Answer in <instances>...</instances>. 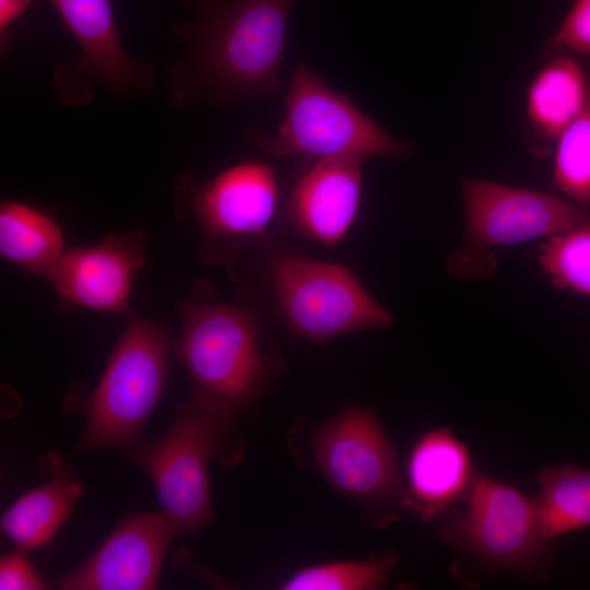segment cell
Returning a JSON list of instances; mask_svg holds the SVG:
<instances>
[{
    "instance_id": "obj_22",
    "label": "cell",
    "mask_w": 590,
    "mask_h": 590,
    "mask_svg": "<svg viewBox=\"0 0 590 590\" xmlns=\"http://www.w3.org/2000/svg\"><path fill=\"white\" fill-rule=\"evenodd\" d=\"M538 260L555 287L590 298V223L547 237Z\"/></svg>"
},
{
    "instance_id": "obj_8",
    "label": "cell",
    "mask_w": 590,
    "mask_h": 590,
    "mask_svg": "<svg viewBox=\"0 0 590 590\" xmlns=\"http://www.w3.org/2000/svg\"><path fill=\"white\" fill-rule=\"evenodd\" d=\"M464 500V511L441 532L445 541L516 573H529L551 558L553 542L543 535L535 498L476 473Z\"/></svg>"
},
{
    "instance_id": "obj_17",
    "label": "cell",
    "mask_w": 590,
    "mask_h": 590,
    "mask_svg": "<svg viewBox=\"0 0 590 590\" xmlns=\"http://www.w3.org/2000/svg\"><path fill=\"white\" fill-rule=\"evenodd\" d=\"M54 462L51 468L46 464L49 480L22 495L2 515L1 530L19 551L46 545L68 520L84 492L66 465L56 457Z\"/></svg>"
},
{
    "instance_id": "obj_18",
    "label": "cell",
    "mask_w": 590,
    "mask_h": 590,
    "mask_svg": "<svg viewBox=\"0 0 590 590\" xmlns=\"http://www.w3.org/2000/svg\"><path fill=\"white\" fill-rule=\"evenodd\" d=\"M59 226L26 204L5 201L0 209V252L34 274L48 276L62 255Z\"/></svg>"
},
{
    "instance_id": "obj_3",
    "label": "cell",
    "mask_w": 590,
    "mask_h": 590,
    "mask_svg": "<svg viewBox=\"0 0 590 590\" xmlns=\"http://www.w3.org/2000/svg\"><path fill=\"white\" fill-rule=\"evenodd\" d=\"M235 412L196 393L179 404L167 433L128 452L149 474L163 511L178 533L213 520L208 468L233 432Z\"/></svg>"
},
{
    "instance_id": "obj_23",
    "label": "cell",
    "mask_w": 590,
    "mask_h": 590,
    "mask_svg": "<svg viewBox=\"0 0 590 590\" xmlns=\"http://www.w3.org/2000/svg\"><path fill=\"white\" fill-rule=\"evenodd\" d=\"M566 51L590 57V0H575L544 54L550 57Z\"/></svg>"
},
{
    "instance_id": "obj_2",
    "label": "cell",
    "mask_w": 590,
    "mask_h": 590,
    "mask_svg": "<svg viewBox=\"0 0 590 590\" xmlns=\"http://www.w3.org/2000/svg\"><path fill=\"white\" fill-rule=\"evenodd\" d=\"M283 102L284 117L276 132L255 127L245 131L246 141L270 156L365 161L374 156L400 160L414 152L411 142L392 137L303 61L295 66Z\"/></svg>"
},
{
    "instance_id": "obj_5",
    "label": "cell",
    "mask_w": 590,
    "mask_h": 590,
    "mask_svg": "<svg viewBox=\"0 0 590 590\" xmlns=\"http://www.w3.org/2000/svg\"><path fill=\"white\" fill-rule=\"evenodd\" d=\"M180 311L184 327L175 351L194 393L238 411L258 394L267 371L253 318L206 293L192 295Z\"/></svg>"
},
{
    "instance_id": "obj_10",
    "label": "cell",
    "mask_w": 590,
    "mask_h": 590,
    "mask_svg": "<svg viewBox=\"0 0 590 590\" xmlns=\"http://www.w3.org/2000/svg\"><path fill=\"white\" fill-rule=\"evenodd\" d=\"M177 199L180 210L210 238L236 240L266 232L278 210L280 191L273 165L246 161L205 184L182 177Z\"/></svg>"
},
{
    "instance_id": "obj_12",
    "label": "cell",
    "mask_w": 590,
    "mask_h": 590,
    "mask_svg": "<svg viewBox=\"0 0 590 590\" xmlns=\"http://www.w3.org/2000/svg\"><path fill=\"white\" fill-rule=\"evenodd\" d=\"M144 234L108 236L61 255L48 275L68 303L103 311L127 310L133 280L144 264Z\"/></svg>"
},
{
    "instance_id": "obj_20",
    "label": "cell",
    "mask_w": 590,
    "mask_h": 590,
    "mask_svg": "<svg viewBox=\"0 0 590 590\" xmlns=\"http://www.w3.org/2000/svg\"><path fill=\"white\" fill-rule=\"evenodd\" d=\"M398 556L387 553L362 560L331 562L304 567L282 585L284 590H374L379 589L398 565Z\"/></svg>"
},
{
    "instance_id": "obj_24",
    "label": "cell",
    "mask_w": 590,
    "mask_h": 590,
    "mask_svg": "<svg viewBox=\"0 0 590 590\" xmlns=\"http://www.w3.org/2000/svg\"><path fill=\"white\" fill-rule=\"evenodd\" d=\"M45 582L22 551L8 554L0 560L1 590L45 589Z\"/></svg>"
},
{
    "instance_id": "obj_9",
    "label": "cell",
    "mask_w": 590,
    "mask_h": 590,
    "mask_svg": "<svg viewBox=\"0 0 590 590\" xmlns=\"http://www.w3.org/2000/svg\"><path fill=\"white\" fill-rule=\"evenodd\" d=\"M314 457L339 492L367 504H389L402 495L397 452L376 414L350 406L316 434Z\"/></svg>"
},
{
    "instance_id": "obj_16",
    "label": "cell",
    "mask_w": 590,
    "mask_h": 590,
    "mask_svg": "<svg viewBox=\"0 0 590 590\" xmlns=\"http://www.w3.org/2000/svg\"><path fill=\"white\" fill-rule=\"evenodd\" d=\"M589 94L590 75L576 59L565 54L546 58L526 94V115L533 135L529 143L534 154H546L545 144L556 140L581 113Z\"/></svg>"
},
{
    "instance_id": "obj_25",
    "label": "cell",
    "mask_w": 590,
    "mask_h": 590,
    "mask_svg": "<svg viewBox=\"0 0 590 590\" xmlns=\"http://www.w3.org/2000/svg\"><path fill=\"white\" fill-rule=\"evenodd\" d=\"M34 0H0L1 48L5 47L9 26L33 3Z\"/></svg>"
},
{
    "instance_id": "obj_7",
    "label": "cell",
    "mask_w": 590,
    "mask_h": 590,
    "mask_svg": "<svg viewBox=\"0 0 590 590\" xmlns=\"http://www.w3.org/2000/svg\"><path fill=\"white\" fill-rule=\"evenodd\" d=\"M279 306L292 329L311 341L386 329L392 317L347 268L283 257L273 266Z\"/></svg>"
},
{
    "instance_id": "obj_14",
    "label": "cell",
    "mask_w": 590,
    "mask_h": 590,
    "mask_svg": "<svg viewBox=\"0 0 590 590\" xmlns=\"http://www.w3.org/2000/svg\"><path fill=\"white\" fill-rule=\"evenodd\" d=\"M476 472L468 447L447 427L424 433L411 449L402 505L427 521L465 499Z\"/></svg>"
},
{
    "instance_id": "obj_11",
    "label": "cell",
    "mask_w": 590,
    "mask_h": 590,
    "mask_svg": "<svg viewBox=\"0 0 590 590\" xmlns=\"http://www.w3.org/2000/svg\"><path fill=\"white\" fill-rule=\"evenodd\" d=\"M177 534L163 510L125 517L99 548L58 585L66 590L156 589L164 556Z\"/></svg>"
},
{
    "instance_id": "obj_4",
    "label": "cell",
    "mask_w": 590,
    "mask_h": 590,
    "mask_svg": "<svg viewBox=\"0 0 590 590\" xmlns=\"http://www.w3.org/2000/svg\"><path fill=\"white\" fill-rule=\"evenodd\" d=\"M167 359V328L130 317L88 399L79 442L82 452L107 447L129 451L142 442L143 426L163 393Z\"/></svg>"
},
{
    "instance_id": "obj_21",
    "label": "cell",
    "mask_w": 590,
    "mask_h": 590,
    "mask_svg": "<svg viewBox=\"0 0 590 590\" xmlns=\"http://www.w3.org/2000/svg\"><path fill=\"white\" fill-rule=\"evenodd\" d=\"M553 181L568 199L590 205V94L581 113L556 138Z\"/></svg>"
},
{
    "instance_id": "obj_19",
    "label": "cell",
    "mask_w": 590,
    "mask_h": 590,
    "mask_svg": "<svg viewBox=\"0 0 590 590\" xmlns=\"http://www.w3.org/2000/svg\"><path fill=\"white\" fill-rule=\"evenodd\" d=\"M538 482L541 491L534 498L547 541L590 527V469L571 463L547 467Z\"/></svg>"
},
{
    "instance_id": "obj_6",
    "label": "cell",
    "mask_w": 590,
    "mask_h": 590,
    "mask_svg": "<svg viewBox=\"0 0 590 590\" xmlns=\"http://www.w3.org/2000/svg\"><path fill=\"white\" fill-rule=\"evenodd\" d=\"M465 214L463 245L449 259L459 275L483 272L482 252L590 223V211L552 192L469 179L461 184Z\"/></svg>"
},
{
    "instance_id": "obj_13",
    "label": "cell",
    "mask_w": 590,
    "mask_h": 590,
    "mask_svg": "<svg viewBox=\"0 0 590 590\" xmlns=\"http://www.w3.org/2000/svg\"><path fill=\"white\" fill-rule=\"evenodd\" d=\"M363 162L354 157L314 161L291 191L286 203L290 221L321 244L341 240L359 208Z\"/></svg>"
},
{
    "instance_id": "obj_15",
    "label": "cell",
    "mask_w": 590,
    "mask_h": 590,
    "mask_svg": "<svg viewBox=\"0 0 590 590\" xmlns=\"http://www.w3.org/2000/svg\"><path fill=\"white\" fill-rule=\"evenodd\" d=\"M83 51V69L120 93L152 90V69L132 60L121 44L109 0H49Z\"/></svg>"
},
{
    "instance_id": "obj_1",
    "label": "cell",
    "mask_w": 590,
    "mask_h": 590,
    "mask_svg": "<svg viewBox=\"0 0 590 590\" xmlns=\"http://www.w3.org/2000/svg\"><path fill=\"white\" fill-rule=\"evenodd\" d=\"M298 0H185L176 30L186 55L172 75L178 108L236 105L280 92L286 34Z\"/></svg>"
}]
</instances>
